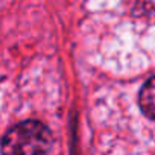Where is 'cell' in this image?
<instances>
[{
    "instance_id": "cell-1",
    "label": "cell",
    "mask_w": 155,
    "mask_h": 155,
    "mask_svg": "<svg viewBox=\"0 0 155 155\" xmlns=\"http://www.w3.org/2000/svg\"><path fill=\"white\" fill-rule=\"evenodd\" d=\"M50 146V131L38 120L12 126L3 137V155H44Z\"/></svg>"
},
{
    "instance_id": "cell-2",
    "label": "cell",
    "mask_w": 155,
    "mask_h": 155,
    "mask_svg": "<svg viewBox=\"0 0 155 155\" xmlns=\"http://www.w3.org/2000/svg\"><path fill=\"white\" fill-rule=\"evenodd\" d=\"M140 107L149 119L155 120V76L150 78L140 91Z\"/></svg>"
}]
</instances>
